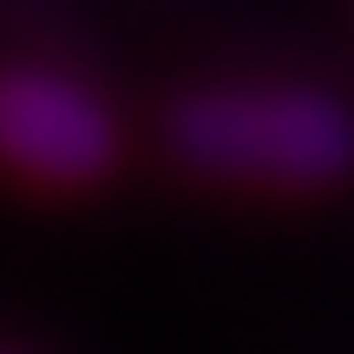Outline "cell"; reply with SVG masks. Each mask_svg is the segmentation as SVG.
Listing matches in <instances>:
<instances>
[{"label": "cell", "instance_id": "1", "mask_svg": "<svg viewBox=\"0 0 354 354\" xmlns=\"http://www.w3.org/2000/svg\"><path fill=\"white\" fill-rule=\"evenodd\" d=\"M177 151L216 177L328 184L354 165V112L328 92H203L177 112Z\"/></svg>", "mask_w": 354, "mask_h": 354}, {"label": "cell", "instance_id": "2", "mask_svg": "<svg viewBox=\"0 0 354 354\" xmlns=\"http://www.w3.org/2000/svg\"><path fill=\"white\" fill-rule=\"evenodd\" d=\"M118 151L112 112L66 73H7L0 79V158L46 184H79Z\"/></svg>", "mask_w": 354, "mask_h": 354}]
</instances>
